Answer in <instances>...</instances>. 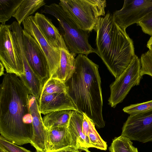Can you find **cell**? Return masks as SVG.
Segmentation results:
<instances>
[{
    "mask_svg": "<svg viewBox=\"0 0 152 152\" xmlns=\"http://www.w3.org/2000/svg\"><path fill=\"white\" fill-rule=\"evenodd\" d=\"M38 104L41 113L44 115L64 110L79 111L68 92L41 95Z\"/></svg>",
    "mask_w": 152,
    "mask_h": 152,
    "instance_id": "obj_13",
    "label": "cell"
},
{
    "mask_svg": "<svg viewBox=\"0 0 152 152\" xmlns=\"http://www.w3.org/2000/svg\"><path fill=\"white\" fill-rule=\"evenodd\" d=\"M29 104L32 119V137L30 144L37 152H47L46 145L47 130L40 112L38 101L29 94Z\"/></svg>",
    "mask_w": 152,
    "mask_h": 152,
    "instance_id": "obj_12",
    "label": "cell"
},
{
    "mask_svg": "<svg viewBox=\"0 0 152 152\" xmlns=\"http://www.w3.org/2000/svg\"><path fill=\"white\" fill-rule=\"evenodd\" d=\"M22 39L29 66L34 72L46 81L50 78L48 63L45 56L37 42L23 29Z\"/></svg>",
    "mask_w": 152,
    "mask_h": 152,
    "instance_id": "obj_11",
    "label": "cell"
},
{
    "mask_svg": "<svg viewBox=\"0 0 152 152\" xmlns=\"http://www.w3.org/2000/svg\"><path fill=\"white\" fill-rule=\"evenodd\" d=\"M79 150L74 146L70 145L62 149L51 152H78Z\"/></svg>",
    "mask_w": 152,
    "mask_h": 152,
    "instance_id": "obj_30",
    "label": "cell"
},
{
    "mask_svg": "<svg viewBox=\"0 0 152 152\" xmlns=\"http://www.w3.org/2000/svg\"><path fill=\"white\" fill-rule=\"evenodd\" d=\"M86 152H91L89 151V150H87L85 151Z\"/></svg>",
    "mask_w": 152,
    "mask_h": 152,
    "instance_id": "obj_34",
    "label": "cell"
},
{
    "mask_svg": "<svg viewBox=\"0 0 152 152\" xmlns=\"http://www.w3.org/2000/svg\"><path fill=\"white\" fill-rule=\"evenodd\" d=\"M0 76H1L3 75H4L5 74L4 73V67L1 62H0Z\"/></svg>",
    "mask_w": 152,
    "mask_h": 152,
    "instance_id": "obj_32",
    "label": "cell"
},
{
    "mask_svg": "<svg viewBox=\"0 0 152 152\" xmlns=\"http://www.w3.org/2000/svg\"><path fill=\"white\" fill-rule=\"evenodd\" d=\"M89 122L90 129L88 138L91 148L106 150L107 147L106 142L100 136L95 129V124L90 119Z\"/></svg>",
    "mask_w": 152,
    "mask_h": 152,
    "instance_id": "obj_24",
    "label": "cell"
},
{
    "mask_svg": "<svg viewBox=\"0 0 152 152\" xmlns=\"http://www.w3.org/2000/svg\"><path fill=\"white\" fill-rule=\"evenodd\" d=\"M30 152H31V151H30Z\"/></svg>",
    "mask_w": 152,
    "mask_h": 152,
    "instance_id": "obj_35",
    "label": "cell"
},
{
    "mask_svg": "<svg viewBox=\"0 0 152 152\" xmlns=\"http://www.w3.org/2000/svg\"><path fill=\"white\" fill-rule=\"evenodd\" d=\"M34 17L38 27L50 44L58 49H68L61 34L48 18L38 12Z\"/></svg>",
    "mask_w": 152,
    "mask_h": 152,
    "instance_id": "obj_15",
    "label": "cell"
},
{
    "mask_svg": "<svg viewBox=\"0 0 152 152\" xmlns=\"http://www.w3.org/2000/svg\"><path fill=\"white\" fill-rule=\"evenodd\" d=\"M0 146L8 152H30V151L19 146L7 140L1 135L0 137Z\"/></svg>",
    "mask_w": 152,
    "mask_h": 152,
    "instance_id": "obj_27",
    "label": "cell"
},
{
    "mask_svg": "<svg viewBox=\"0 0 152 152\" xmlns=\"http://www.w3.org/2000/svg\"><path fill=\"white\" fill-rule=\"evenodd\" d=\"M42 12L51 15L57 19L61 34L70 52L86 56L91 53L97 54L96 49L88 42L89 32L81 29L59 4L45 5Z\"/></svg>",
    "mask_w": 152,
    "mask_h": 152,
    "instance_id": "obj_4",
    "label": "cell"
},
{
    "mask_svg": "<svg viewBox=\"0 0 152 152\" xmlns=\"http://www.w3.org/2000/svg\"><path fill=\"white\" fill-rule=\"evenodd\" d=\"M83 116V113L74 111L70 119L68 129L71 138L70 145L79 150L85 151L91 148L88 137L83 133L82 126Z\"/></svg>",
    "mask_w": 152,
    "mask_h": 152,
    "instance_id": "obj_14",
    "label": "cell"
},
{
    "mask_svg": "<svg viewBox=\"0 0 152 152\" xmlns=\"http://www.w3.org/2000/svg\"><path fill=\"white\" fill-rule=\"evenodd\" d=\"M0 152H8L5 149L1 146H0Z\"/></svg>",
    "mask_w": 152,
    "mask_h": 152,
    "instance_id": "obj_33",
    "label": "cell"
},
{
    "mask_svg": "<svg viewBox=\"0 0 152 152\" xmlns=\"http://www.w3.org/2000/svg\"><path fill=\"white\" fill-rule=\"evenodd\" d=\"M152 110V100L143 103L130 105L123 108V110L130 115L148 111Z\"/></svg>",
    "mask_w": 152,
    "mask_h": 152,
    "instance_id": "obj_25",
    "label": "cell"
},
{
    "mask_svg": "<svg viewBox=\"0 0 152 152\" xmlns=\"http://www.w3.org/2000/svg\"><path fill=\"white\" fill-rule=\"evenodd\" d=\"M45 4L43 0H23L13 17L20 25L26 18Z\"/></svg>",
    "mask_w": 152,
    "mask_h": 152,
    "instance_id": "obj_20",
    "label": "cell"
},
{
    "mask_svg": "<svg viewBox=\"0 0 152 152\" xmlns=\"http://www.w3.org/2000/svg\"><path fill=\"white\" fill-rule=\"evenodd\" d=\"M22 23L23 29L37 42L44 53L49 66L50 78L59 67L60 49L53 46L48 41L37 24L34 16L30 15Z\"/></svg>",
    "mask_w": 152,
    "mask_h": 152,
    "instance_id": "obj_10",
    "label": "cell"
},
{
    "mask_svg": "<svg viewBox=\"0 0 152 152\" xmlns=\"http://www.w3.org/2000/svg\"><path fill=\"white\" fill-rule=\"evenodd\" d=\"M140 69V60L135 55L127 68L110 85L108 102L111 107L115 108L122 102L131 88L139 84Z\"/></svg>",
    "mask_w": 152,
    "mask_h": 152,
    "instance_id": "obj_6",
    "label": "cell"
},
{
    "mask_svg": "<svg viewBox=\"0 0 152 152\" xmlns=\"http://www.w3.org/2000/svg\"><path fill=\"white\" fill-rule=\"evenodd\" d=\"M99 66L86 55L78 54L71 77L65 82L68 92L78 111L84 113L98 128L105 125Z\"/></svg>",
    "mask_w": 152,
    "mask_h": 152,
    "instance_id": "obj_2",
    "label": "cell"
},
{
    "mask_svg": "<svg viewBox=\"0 0 152 152\" xmlns=\"http://www.w3.org/2000/svg\"><path fill=\"white\" fill-rule=\"evenodd\" d=\"M24 72L19 77L28 89L29 94L39 101L45 81L38 77L33 71L28 62L23 63Z\"/></svg>",
    "mask_w": 152,
    "mask_h": 152,
    "instance_id": "obj_18",
    "label": "cell"
},
{
    "mask_svg": "<svg viewBox=\"0 0 152 152\" xmlns=\"http://www.w3.org/2000/svg\"><path fill=\"white\" fill-rule=\"evenodd\" d=\"M140 75H145L152 77V53L148 50L142 54L140 58Z\"/></svg>",
    "mask_w": 152,
    "mask_h": 152,
    "instance_id": "obj_26",
    "label": "cell"
},
{
    "mask_svg": "<svg viewBox=\"0 0 152 152\" xmlns=\"http://www.w3.org/2000/svg\"><path fill=\"white\" fill-rule=\"evenodd\" d=\"M66 92H68V88L65 82L50 77L45 82L41 95Z\"/></svg>",
    "mask_w": 152,
    "mask_h": 152,
    "instance_id": "obj_23",
    "label": "cell"
},
{
    "mask_svg": "<svg viewBox=\"0 0 152 152\" xmlns=\"http://www.w3.org/2000/svg\"><path fill=\"white\" fill-rule=\"evenodd\" d=\"M83 118L82 126V131L83 133L88 137L90 129L89 121L90 118L84 113H82Z\"/></svg>",
    "mask_w": 152,
    "mask_h": 152,
    "instance_id": "obj_29",
    "label": "cell"
},
{
    "mask_svg": "<svg viewBox=\"0 0 152 152\" xmlns=\"http://www.w3.org/2000/svg\"><path fill=\"white\" fill-rule=\"evenodd\" d=\"M0 60L6 73L15 74L19 77L23 74V62L17 50L10 25H0Z\"/></svg>",
    "mask_w": 152,
    "mask_h": 152,
    "instance_id": "obj_7",
    "label": "cell"
},
{
    "mask_svg": "<svg viewBox=\"0 0 152 152\" xmlns=\"http://www.w3.org/2000/svg\"><path fill=\"white\" fill-rule=\"evenodd\" d=\"M23 0H0V22L5 24L15 14Z\"/></svg>",
    "mask_w": 152,
    "mask_h": 152,
    "instance_id": "obj_21",
    "label": "cell"
},
{
    "mask_svg": "<svg viewBox=\"0 0 152 152\" xmlns=\"http://www.w3.org/2000/svg\"><path fill=\"white\" fill-rule=\"evenodd\" d=\"M137 24L141 27L142 31L144 33L152 36V12L149 14Z\"/></svg>",
    "mask_w": 152,
    "mask_h": 152,
    "instance_id": "obj_28",
    "label": "cell"
},
{
    "mask_svg": "<svg viewBox=\"0 0 152 152\" xmlns=\"http://www.w3.org/2000/svg\"><path fill=\"white\" fill-rule=\"evenodd\" d=\"M151 12L152 0H125L122 8L113 15L116 23L126 30Z\"/></svg>",
    "mask_w": 152,
    "mask_h": 152,
    "instance_id": "obj_8",
    "label": "cell"
},
{
    "mask_svg": "<svg viewBox=\"0 0 152 152\" xmlns=\"http://www.w3.org/2000/svg\"><path fill=\"white\" fill-rule=\"evenodd\" d=\"M109 149L110 152H138L131 140L122 135L113 139Z\"/></svg>",
    "mask_w": 152,
    "mask_h": 152,
    "instance_id": "obj_22",
    "label": "cell"
},
{
    "mask_svg": "<svg viewBox=\"0 0 152 152\" xmlns=\"http://www.w3.org/2000/svg\"><path fill=\"white\" fill-rule=\"evenodd\" d=\"M29 95L18 77L4 74L0 86V133L18 145L30 143L32 137Z\"/></svg>",
    "mask_w": 152,
    "mask_h": 152,
    "instance_id": "obj_1",
    "label": "cell"
},
{
    "mask_svg": "<svg viewBox=\"0 0 152 152\" xmlns=\"http://www.w3.org/2000/svg\"><path fill=\"white\" fill-rule=\"evenodd\" d=\"M60 59L59 67L56 72L50 77L57 79L65 82L71 77L74 72L75 57L76 54L70 52L68 49L60 48Z\"/></svg>",
    "mask_w": 152,
    "mask_h": 152,
    "instance_id": "obj_17",
    "label": "cell"
},
{
    "mask_svg": "<svg viewBox=\"0 0 152 152\" xmlns=\"http://www.w3.org/2000/svg\"><path fill=\"white\" fill-rule=\"evenodd\" d=\"M147 47L149 49V50L152 53V36L147 42Z\"/></svg>",
    "mask_w": 152,
    "mask_h": 152,
    "instance_id": "obj_31",
    "label": "cell"
},
{
    "mask_svg": "<svg viewBox=\"0 0 152 152\" xmlns=\"http://www.w3.org/2000/svg\"><path fill=\"white\" fill-rule=\"evenodd\" d=\"M74 111L72 110L57 111L45 115L42 119L46 130L58 127H68Z\"/></svg>",
    "mask_w": 152,
    "mask_h": 152,
    "instance_id": "obj_19",
    "label": "cell"
},
{
    "mask_svg": "<svg viewBox=\"0 0 152 152\" xmlns=\"http://www.w3.org/2000/svg\"><path fill=\"white\" fill-rule=\"evenodd\" d=\"M58 4L82 29L95 30L99 18L105 15L104 0H61Z\"/></svg>",
    "mask_w": 152,
    "mask_h": 152,
    "instance_id": "obj_5",
    "label": "cell"
},
{
    "mask_svg": "<svg viewBox=\"0 0 152 152\" xmlns=\"http://www.w3.org/2000/svg\"><path fill=\"white\" fill-rule=\"evenodd\" d=\"M94 30L97 54L116 79L135 55L133 42L109 12L99 18Z\"/></svg>",
    "mask_w": 152,
    "mask_h": 152,
    "instance_id": "obj_3",
    "label": "cell"
},
{
    "mask_svg": "<svg viewBox=\"0 0 152 152\" xmlns=\"http://www.w3.org/2000/svg\"><path fill=\"white\" fill-rule=\"evenodd\" d=\"M78 152H80L79 151H78Z\"/></svg>",
    "mask_w": 152,
    "mask_h": 152,
    "instance_id": "obj_36",
    "label": "cell"
},
{
    "mask_svg": "<svg viewBox=\"0 0 152 152\" xmlns=\"http://www.w3.org/2000/svg\"><path fill=\"white\" fill-rule=\"evenodd\" d=\"M121 135L131 140L152 142V110L130 115L124 124Z\"/></svg>",
    "mask_w": 152,
    "mask_h": 152,
    "instance_id": "obj_9",
    "label": "cell"
},
{
    "mask_svg": "<svg viewBox=\"0 0 152 152\" xmlns=\"http://www.w3.org/2000/svg\"><path fill=\"white\" fill-rule=\"evenodd\" d=\"M71 145L68 127H58L47 130L46 145L47 152L55 151Z\"/></svg>",
    "mask_w": 152,
    "mask_h": 152,
    "instance_id": "obj_16",
    "label": "cell"
}]
</instances>
